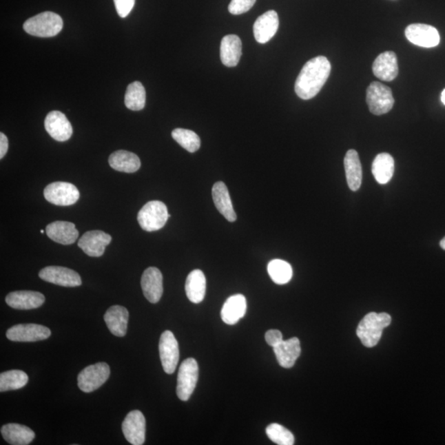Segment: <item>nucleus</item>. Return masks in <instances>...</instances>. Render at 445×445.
I'll use <instances>...</instances> for the list:
<instances>
[{
  "label": "nucleus",
  "mask_w": 445,
  "mask_h": 445,
  "mask_svg": "<svg viewBox=\"0 0 445 445\" xmlns=\"http://www.w3.org/2000/svg\"><path fill=\"white\" fill-rule=\"evenodd\" d=\"M125 439L133 445H142L145 442L146 422L141 411L134 410L128 413L123 423Z\"/></svg>",
  "instance_id": "obj_13"
},
{
  "label": "nucleus",
  "mask_w": 445,
  "mask_h": 445,
  "mask_svg": "<svg viewBox=\"0 0 445 445\" xmlns=\"http://www.w3.org/2000/svg\"><path fill=\"white\" fill-rule=\"evenodd\" d=\"M169 217L166 205L162 201L153 200L142 207L138 213L137 220L142 229L154 232L161 229Z\"/></svg>",
  "instance_id": "obj_4"
},
{
  "label": "nucleus",
  "mask_w": 445,
  "mask_h": 445,
  "mask_svg": "<svg viewBox=\"0 0 445 445\" xmlns=\"http://www.w3.org/2000/svg\"><path fill=\"white\" fill-rule=\"evenodd\" d=\"M246 312V298L242 295H235L225 301L221 309V318L226 324L234 325L245 317Z\"/></svg>",
  "instance_id": "obj_23"
},
{
  "label": "nucleus",
  "mask_w": 445,
  "mask_h": 445,
  "mask_svg": "<svg viewBox=\"0 0 445 445\" xmlns=\"http://www.w3.org/2000/svg\"><path fill=\"white\" fill-rule=\"evenodd\" d=\"M111 241V235L103 231L92 230L83 235L78 246L90 257L99 258L104 254L105 249Z\"/></svg>",
  "instance_id": "obj_14"
},
{
  "label": "nucleus",
  "mask_w": 445,
  "mask_h": 445,
  "mask_svg": "<svg viewBox=\"0 0 445 445\" xmlns=\"http://www.w3.org/2000/svg\"><path fill=\"white\" fill-rule=\"evenodd\" d=\"M274 352L281 367L292 368L301 353L299 338H293L283 341L280 345L274 347Z\"/></svg>",
  "instance_id": "obj_22"
},
{
  "label": "nucleus",
  "mask_w": 445,
  "mask_h": 445,
  "mask_svg": "<svg viewBox=\"0 0 445 445\" xmlns=\"http://www.w3.org/2000/svg\"><path fill=\"white\" fill-rule=\"evenodd\" d=\"M442 103L445 105V90L442 92Z\"/></svg>",
  "instance_id": "obj_41"
},
{
  "label": "nucleus",
  "mask_w": 445,
  "mask_h": 445,
  "mask_svg": "<svg viewBox=\"0 0 445 445\" xmlns=\"http://www.w3.org/2000/svg\"><path fill=\"white\" fill-rule=\"evenodd\" d=\"M172 136L188 152L195 153L200 149V138L198 134L190 130L178 128L172 132Z\"/></svg>",
  "instance_id": "obj_34"
},
{
  "label": "nucleus",
  "mask_w": 445,
  "mask_h": 445,
  "mask_svg": "<svg viewBox=\"0 0 445 445\" xmlns=\"http://www.w3.org/2000/svg\"><path fill=\"white\" fill-rule=\"evenodd\" d=\"M8 149V141L6 134L0 133V158L6 156Z\"/></svg>",
  "instance_id": "obj_39"
},
{
  "label": "nucleus",
  "mask_w": 445,
  "mask_h": 445,
  "mask_svg": "<svg viewBox=\"0 0 445 445\" xmlns=\"http://www.w3.org/2000/svg\"><path fill=\"white\" fill-rule=\"evenodd\" d=\"M279 28V17L270 10L259 17L253 25V33L258 43L265 44L276 35Z\"/></svg>",
  "instance_id": "obj_17"
},
{
  "label": "nucleus",
  "mask_w": 445,
  "mask_h": 445,
  "mask_svg": "<svg viewBox=\"0 0 445 445\" xmlns=\"http://www.w3.org/2000/svg\"><path fill=\"white\" fill-rule=\"evenodd\" d=\"M52 331L43 325L29 323L12 327L6 333V337L12 342H35L44 341L50 337Z\"/></svg>",
  "instance_id": "obj_9"
},
{
  "label": "nucleus",
  "mask_w": 445,
  "mask_h": 445,
  "mask_svg": "<svg viewBox=\"0 0 445 445\" xmlns=\"http://www.w3.org/2000/svg\"><path fill=\"white\" fill-rule=\"evenodd\" d=\"M1 434L4 439L12 445H28L35 439V432L30 428L20 424H6L1 428Z\"/></svg>",
  "instance_id": "obj_26"
},
{
  "label": "nucleus",
  "mask_w": 445,
  "mask_h": 445,
  "mask_svg": "<svg viewBox=\"0 0 445 445\" xmlns=\"http://www.w3.org/2000/svg\"><path fill=\"white\" fill-rule=\"evenodd\" d=\"M366 102L373 114L381 116L392 110L395 101L389 87L379 82H373L367 89Z\"/></svg>",
  "instance_id": "obj_5"
},
{
  "label": "nucleus",
  "mask_w": 445,
  "mask_h": 445,
  "mask_svg": "<svg viewBox=\"0 0 445 445\" xmlns=\"http://www.w3.org/2000/svg\"><path fill=\"white\" fill-rule=\"evenodd\" d=\"M108 162L113 169L127 174L136 173L141 166V159L137 155L127 150L112 153Z\"/></svg>",
  "instance_id": "obj_28"
},
{
  "label": "nucleus",
  "mask_w": 445,
  "mask_h": 445,
  "mask_svg": "<svg viewBox=\"0 0 445 445\" xmlns=\"http://www.w3.org/2000/svg\"><path fill=\"white\" fill-rule=\"evenodd\" d=\"M45 131L54 140L65 142L72 136L73 128L65 114L59 111H53L45 119Z\"/></svg>",
  "instance_id": "obj_15"
},
{
  "label": "nucleus",
  "mask_w": 445,
  "mask_h": 445,
  "mask_svg": "<svg viewBox=\"0 0 445 445\" xmlns=\"http://www.w3.org/2000/svg\"><path fill=\"white\" fill-rule=\"evenodd\" d=\"M267 435L272 442L279 445H293L295 436L287 428L277 423L271 424L266 430Z\"/></svg>",
  "instance_id": "obj_35"
},
{
  "label": "nucleus",
  "mask_w": 445,
  "mask_h": 445,
  "mask_svg": "<svg viewBox=\"0 0 445 445\" xmlns=\"http://www.w3.org/2000/svg\"><path fill=\"white\" fill-rule=\"evenodd\" d=\"M266 342L273 348L280 345L283 342V335L279 330H269L267 331Z\"/></svg>",
  "instance_id": "obj_38"
},
{
  "label": "nucleus",
  "mask_w": 445,
  "mask_h": 445,
  "mask_svg": "<svg viewBox=\"0 0 445 445\" xmlns=\"http://www.w3.org/2000/svg\"><path fill=\"white\" fill-rule=\"evenodd\" d=\"M373 72L381 81L390 82L398 74V65L396 54L386 52L380 54L373 64Z\"/></svg>",
  "instance_id": "obj_20"
},
{
  "label": "nucleus",
  "mask_w": 445,
  "mask_h": 445,
  "mask_svg": "<svg viewBox=\"0 0 445 445\" xmlns=\"http://www.w3.org/2000/svg\"><path fill=\"white\" fill-rule=\"evenodd\" d=\"M199 377V367L193 358L185 360L180 364L178 375L177 394L180 400H190L196 387Z\"/></svg>",
  "instance_id": "obj_6"
},
{
  "label": "nucleus",
  "mask_w": 445,
  "mask_h": 445,
  "mask_svg": "<svg viewBox=\"0 0 445 445\" xmlns=\"http://www.w3.org/2000/svg\"><path fill=\"white\" fill-rule=\"evenodd\" d=\"M188 300L194 304H199L204 300L207 291V279L203 271L194 270L188 275L186 285Z\"/></svg>",
  "instance_id": "obj_29"
},
{
  "label": "nucleus",
  "mask_w": 445,
  "mask_h": 445,
  "mask_svg": "<svg viewBox=\"0 0 445 445\" xmlns=\"http://www.w3.org/2000/svg\"><path fill=\"white\" fill-rule=\"evenodd\" d=\"M257 0H232L229 6L230 14L239 15L249 11Z\"/></svg>",
  "instance_id": "obj_36"
},
{
  "label": "nucleus",
  "mask_w": 445,
  "mask_h": 445,
  "mask_svg": "<svg viewBox=\"0 0 445 445\" xmlns=\"http://www.w3.org/2000/svg\"><path fill=\"white\" fill-rule=\"evenodd\" d=\"M44 196L50 203L60 205V207H68L76 203L81 194L74 185L56 182L49 184L45 188Z\"/></svg>",
  "instance_id": "obj_8"
},
{
  "label": "nucleus",
  "mask_w": 445,
  "mask_h": 445,
  "mask_svg": "<svg viewBox=\"0 0 445 445\" xmlns=\"http://www.w3.org/2000/svg\"><path fill=\"white\" fill-rule=\"evenodd\" d=\"M440 247H442V249L445 250V237L442 239V241L439 242Z\"/></svg>",
  "instance_id": "obj_40"
},
{
  "label": "nucleus",
  "mask_w": 445,
  "mask_h": 445,
  "mask_svg": "<svg viewBox=\"0 0 445 445\" xmlns=\"http://www.w3.org/2000/svg\"><path fill=\"white\" fill-rule=\"evenodd\" d=\"M28 383V376L22 371H10L0 375V392L18 390L26 386Z\"/></svg>",
  "instance_id": "obj_32"
},
{
  "label": "nucleus",
  "mask_w": 445,
  "mask_h": 445,
  "mask_svg": "<svg viewBox=\"0 0 445 445\" xmlns=\"http://www.w3.org/2000/svg\"><path fill=\"white\" fill-rule=\"evenodd\" d=\"M331 69L330 62L325 56H317L309 61L296 79V94L304 100L314 98L329 78Z\"/></svg>",
  "instance_id": "obj_1"
},
{
  "label": "nucleus",
  "mask_w": 445,
  "mask_h": 445,
  "mask_svg": "<svg viewBox=\"0 0 445 445\" xmlns=\"http://www.w3.org/2000/svg\"><path fill=\"white\" fill-rule=\"evenodd\" d=\"M242 41L236 35H227L221 41L220 59L227 67H234L238 64L242 56Z\"/></svg>",
  "instance_id": "obj_25"
},
{
  "label": "nucleus",
  "mask_w": 445,
  "mask_h": 445,
  "mask_svg": "<svg viewBox=\"0 0 445 445\" xmlns=\"http://www.w3.org/2000/svg\"><path fill=\"white\" fill-rule=\"evenodd\" d=\"M405 35L411 43L421 48H435L440 41L437 29L427 24H411L406 28Z\"/></svg>",
  "instance_id": "obj_11"
},
{
  "label": "nucleus",
  "mask_w": 445,
  "mask_h": 445,
  "mask_svg": "<svg viewBox=\"0 0 445 445\" xmlns=\"http://www.w3.org/2000/svg\"><path fill=\"white\" fill-rule=\"evenodd\" d=\"M114 3L117 14L121 18H125L133 10L136 0H114Z\"/></svg>",
  "instance_id": "obj_37"
},
{
  "label": "nucleus",
  "mask_w": 445,
  "mask_h": 445,
  "mask_svg": "<svg viewBox=\"0 0 445 445\" xmlns=\"http://www.w3.org/2000/svg\"><path fill=\"white\" fill-rule=\"evenodd\" d=\"M141 288L147 300L157 304L163 293V275L156 267H149L143 273Z\"/></svg>",
  "instance_id": "obj_16"
},
{
  "label": "nucleus",
  "mask_w": 445,
  "mask_h": 445,
  "mask_svg": "<svg viewBox=\"0 0 445 445\" xmlns=\"http://www.w3.org/2000/svg\"><path fill=\"white\" fill-rule=\"evenodd\" d=\"M373 177L380 184L390 182L394 174V159L387 153L377 154L372 165Z\"/></svg>",
  "instance_id": "obj_30"
},
{
  "label": "nucleus",
  "mask_w": 445,
  "mask_h": 445,
  "mask_svg": "<svg viewBox=\"0 0 445 445\" xmlns=\"http://www.w3.org/2000/svg\"><path fill=\"white\" fill-rule=\"evenodd\" d=\"M159 354L163 371L172 375L175 371L179 361V346L177 339L170 331H165L159 341Z\"/></svg>",
  "instance_id": "obj_10"
},
{
  "label": "nucleus",
  "mask_w": 445,
  "mask_h": 445,
  "mask_svg": "<svg viewBox=\"0 0 445 445\" xmlns=\"http://www.w3.org/2000/svg\"><path fill=\"white\" fill-rule=\"evenodd\" d=\"M104 321L116 337L123 338L127 333L129 312L123 306L114 305L107 309Z\"/></svg>",
  "instance_id": "obj_21"
},
{
  "label": "nucleus",
  "mask_w": 445,
  "mask_h": 445,
  "mask_svg": "<svg viewBox=\"0 0 445 445\" xmlns=\"http://www.w3.org/2000/svg\"><path fill=\"white\" fill-rule=\"evenodd\" d=\"M41 234H44V233H45V231H44V230H41Z\"/></svg>",
  "instance_id": "obj_42"
},
{
  "label": "nucleus",
  "mask_w": 445,
  "mask_h": 445,
  "mask_svg": "<svg viewBox=\"0 0 445 445\" xmlns=\"http://www.w3.org/2000/svg\"><path fill=\"white\" fill-rule=\"evenodd\" d=\"M45 296L37 291H21L11 292L6 296V303L10 307L19 310H30L40 308L45 303Z\"/></svg>",
  "instance_id": "obj_18"
},
{
  "label": "nucleus",
  "mask_w": 445,
  "mask_h": 445,
  "mask_svg": "<svg viewBox=\"0 0 445 445\" xmlns=\"http://www.w3.org/2000/svg\"><path fill=\"white\" fill-rule=\"evenodd\" d=\"M212 197L218 211L227 220L234 222L237 220L228 188L224 183L218 182L214 185Z\"/></svg>",
  "instance_id": "obj_24"
},
{
  "label": "nucleus",
  "mask_w": 445,
  "mask_h": 445,
  "mask_svg": "<svg viewBox=\"0 0 445 445\" xmlns=\"http://www.w3.org/2000/svg\"><path fill=\"white\" fill-rule=\"evenodd\" d=\"M39 277L46 282L64 287H77L82 284L79 273L63 267H48L39 272Z\"/></svg>",
  "instance_id": "obj_12"
},
{
  "label": "nucleus",
  "mask_w": 445,
  "mask_h": 445,
  "mask_svg": "<svg viewBox=\"0 0 445 445\" xmlns=\"http://www.w3.org/2000/svg\"><path fill=\"white\" fill-rule=\"evenodd\" d=\"M348 187L351 191H358L362 183V167L358 153L355 149L347 151L344 158Z\"/></svg>",
  "instance_id": "obj_27"
},
{
  "label": "nucleus",
  "mask_w": 445,
  "mask_h": 445,
  "mask_svg": "<svg viewBox=\"0 0 445 445\" xmlns=\"http://www.w3.org/2000/svg\"><path fill=\"white\" fill-rule=\"evenodd\" d=\"M267 271L271 280L277 284H287L293 276L291 266L280 259L272 260L269 262Z\"/></svg>",
  "instance_id": "obj_33"
},
{
  "label": "nucleus",
  "mask_w": 445,
  "mask_h": 445,
  "mask_svg": "<svg viewBox=\"0 0 445 445\" xmlns=\"http://www.w3.org/2000/svg\"><path fill=\"white\" fill-rule=\"evenodd\" d=\"M64 23L60 15L53 12H44L29 19L23 24L28 34L39 37H52L62 30Z\"/></svg>",
  "instance_id": "obj_3"
},
{
  "label": "nucleus",
  "mask_w": 445,
  "mask_h": 445,
  "mask_svg": "<svg viewBox=\"0 0 445 445\" xmlns=\"http://www.w3.org/2000/svg\"><path fill=\"white\" fill-rule=\"evenodd\" d=\"M110 367L100 362L83 369L78 376V386L83 393H92L106 383L110 376Z\"/></svg>",
  "instance_id": "obj_7"
},
{
  "label": "nucleus",
  "mask_w": 445,
  "mask_h": 445,
  "mask_svg": "<svg viewBox=\"0 0 445 445\" xmlns=\"http://www.w3.org/2000/svg\"><path fill=\"white\" fill-rule=\"evenodd\" d=\"M45 229L49 238L63 245H73L79 237V231L71 222L54 221L48 225Z\"/></svg>",
  "instance_id": "obj_19"
},
{
  "label": "nucleus",
  "mask_w": 445,
  "mask_h": 445,
  "mask_svg": "<svg viewBox=\"0 0 445 445\" xmlns=\"http://www.w3.org/2000/svg\"><path fill=\"white\" fill-rule=\"evenodd\" d=\"M392 318L386 313H369L357 327L356 334L364 346L372 348L380 341L383 331L391 324Z\"/></svg>",
  "instance_id": "obj_2"
},
{
  "label": "nucleus",
  "mask_w": 445,
  "mask_h": 445,
  "mask_svg": "<svg viewBox=\"0 0 445 445\" xmlns=\"http://www.w3.org/2000/svg\"><path fill=\"white\" fill-rule=\"evenodd\" d=\"M146 92L141 82H133L127 87L125 104L130 110L141 111L145 106Z\"/></svg>",
  "instance_id": "obj_31"
}]
</instances>
